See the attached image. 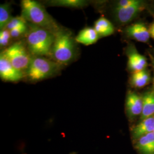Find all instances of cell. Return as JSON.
<instances>
[{"instance_id":"cell-1","label":"cell","mask_w":154,"mask_h":154,"mask_svg":"<svg viewBox=\"0 0 154 154\" xmlns=\"http://www.w3.org/2000/svg\"><path fill=\"white\" fill-rule=\"evenodd\" d=\"M21 16L30 24L49 30L55 34L61 29L40 3L34 0H22Z\"/></svg>"},{"instance_id":"cell-2","label":"cell","mask_w":154,"mask_h":154,"mask_svg":"<svg viewBox=\"0 0 154 154\" xmlns=\"http://www.w3.org/2000/svg\"><path fill=\"white\" fill-rule=\"evenodd\" d=\"M29 25L26 38L28 50L34 57L51 55L55 34L32 24Z\"/></svg>"},{"instance_id":"cell-3","label":"cell","mask_w":154,"mask_h":154,"mask_svg":"<svg viewBox=\"0 0 154 154\" xmlns=\"http://www.w3.org/2000/svg\"><path fill=\"white\" fill-rule=\"evenodd\" d=\"M75 45L72 34L61 29L55 34L51 55L60 64H67L74 57Z\"/></svg>"},{"instance_id":"cell-4","label":"cell","mask_w":154,"mask_h":154,"mask_svg":"<svg viewBox=\"0 0 154 154\" xmlns=\"http://www.w3.org/2000/svg\"><path fill=\"white\" fill-rule=\"evenodd\" d=\"M61 64L43 57H34L32 58L26 75L32 81H39L54 74L59 70Z\"/></svg>"},{"instance_id":"cell-5","label":"cell","mask_w":154,"mask_h":154,"mask_svg":"<svg viewBox=\"0 0 154 154\" xmlns=\"http://www.w3.org/2000/svg\"><path fill=\"white\" fill-rule=\"evenodd\" d=\"M1 54L15 68L22 72L28 70L32 58L21 42L11 45L1 52Z\"/></svg>"},{"instance_id":"cell-6","label":"cell","mask_w":154,"mask_h":154,"mask_svg":"<svg viewBox=\"0 0 154 154\" xmlns=\"http://www.w3.org/2000/svg\"><path fill=\"white\" fill-rule=\"evenodd\" d=\"M23 72L15 68L1 53L0 55V77L5 81L15 82L21 80Z\"/></svg>"},{"instance_id":"cell-7","label":"cell","mask_w":154,"mask_h":154,"mask_svg":"<svg viewBox=\"0 0 154 154\" xmlns=\"http://www.w3.org/2000/svg\"><path fill=\"white\" fill-rule=\"evenodd\" d=\"M143 5L139 1L137 4L126 8L116 7L114 13L116 20L121 23L130 22L142 10Z\"/></svg>"},{"instance_id":"cell-8","label":"cell","mask_w":154,"mask_h":154,"mask_svg":"<svg viewBox=\"0 0 154 154\" xmlns=\"http://www.w3.org/2000/svg\"><path fill=\"white\" fill-rule=\"evenodd\" d=\"M143 109V99L138 94L130 91L127 95L126 110L130 118L142 114Z\"/></svg>"},{"instance_id":"cell-9","label":"cell","mask_w":154,"mask_h":154,"mask_svg":"<svg viewBox=\"0 0 154 154\" xmlns=\"http://www.w3.org/2000/svg\"><path fill=\"white\" fill-rule=\"evenodd\" d=\"M128 66L134 72L146 69L147 65L146 57L141 55L134 48L130 49L128 51Z\"/></svg>"},{"instance_id":"cell-10","label":"cell","mask_w":154,"mask_h":154,"mask_svg":"<svg viewBox=\"0 0 154 154\" xmlns=\"http://www.w3.org/2000/svg\"><path fill=\"white\" fill-rule=\"evenodd\" d=\"M126 32L132 38L142 42H147L151 36L149 30L142 23H136L128 26Z\"/></svg>"},{"instance_id":"cell-11","label":"cell","mask_w":154,"mask_h":154,"mask_svg":"<svg viewBox=\"0 0 154 154\" xmlns=\"http://www.w3.org/2000/svg\"><path fill=\"white\" fill-rule=\"evenodd\" d=\"M154 130V116L141 121L132 130V137L135 139H138L144 135L153 132Z\"/></svg>"},{"instance_id":"cell-12","label":"cell","mask_w":154,"mask_h":154,"mask_svg":"<svg viewBox=\"0 0 154 154\" xmlns=\"http://www.w3.org/2000/svg\"><path fill=\"white\" fill-rule=\"evenodd\" d=\"M99 35L94 28H85L78 34L75 40L77 42L84 45L95 44L99 39Z\"/></svg>"},{"instance_id":"cell-13","label":"cell","mask_w":154,"mask_h":154,"mask_svg":"<svg viewBox=\"0 0 154 154\" xmlns=\"http://www.w3.org/2000/svg\"><path fill=\"white\" fill-rule=\"evenodd\" d=\"M141 154H154V134L151 132L139 138L135 145Z\"/></svg>"},{"instance_id":"cell-14","label":"cell","mask_w":154,"mask_h":154,"mask_svg":"<svg viewBox=\"0 0 154 154\" xmlns=\"http://www.w3.org/2000/svg\"><path fill=\"white\" fill-rule=\"evenodd\" d=\"M143 99V109L140 116L142 121L154 116V90L144 94Z\"/></svg>"},{"instance_id":"cell-15","label":"cell","mask_w":154,"mask_h":154,"mask_svg":"<svg viewBox=\"0 0 154 154\" xmlns=\"http://www.w3.org/2000/svg\"><path fill=\"white\" fill-rule=\"evenodd\" d=\"M94 29L101 37H107L114 32L113 25L104 17H100L94 23Z\"/></svg>"},{"instance_id":"cell-16","label":"cell","mask_w":154,"mask_h":154,"mask_svg":"<svg viewBox=\"0 0 154 154\" xmlns=\"http://www.w3.org/2000/svg\"><path fill=\"white\" fill-rule=\"evenodd\" d=\"M48 4L53 6L81 8L88 5V2L84 0H53L50 1Z\"/></svg>"},{"instance_id":"cell-17","label":"cell","mask_w":154,"mask_h":154,"mask_svg":"<svg viewBox=\"0 0 154 154\" xmlns=\"http://www.w3.org/2000/svg\"><path fill=\"white\" fill-rule=\"evenodd\" d=\"M150 80V75L146 69L135 72L131 77V83L136 88H142L148 84Z\"/></svg>"},{"instance_id":"cell-18","label":"cell","mask_w":154,"mask_h":154,"mask_svg":"<svg viewBox=\"0 0 154 154\" xmlns=\"http://www.w3.org/2000/svg\"><path fill=\"white\" fill-rule=\"evenodd\" d=\"M11 7L8 3L0 5V29H5L8 22L11 20Z\"/></svg>"},{"instance_id":"cell-19","label":"cell","mask_w":154,"mask_h":154,"mask_svg":"<svg viewBox=\"0 0 154 154\" xmlns=\"http://www.w3.org/2000/svg\"><path fill=\"white\" fill-rule=\"evenodd\" d=\"M25 25H26V21L22 16L12 17L5 29L10 31Z\"/></svg>"},{"instance_id":"cell-20","label":"cell","mask_w":154,"mask_h":154,"mask_svg":"<svg viewBox=\"0 0 154 154\" xmlns=\"http://www.w3.org/2000/svg\"><path fill=\"white\" fill-rule=\"evenodd\" d=\"M11 33L10 31L7 29L1 30L0 32V45L1 48L7 46L10 41L11 38Z\"/></svg>"},{"instance_id":"cell-21","label":"cell","mask_w":154,"mask_h":154,"mask_svg":"<svg viewBox=\"0 0 154 154\" xmlns=\"http://www.w3.org/2000/svg\"><path fill=\"white\" fill-rule=\"evenodd\" d=\"M28 30V26L26 25H23L21 26H20L18 28L14 29L11 30H10V33L11 37L13 38H17L21 35L23 33L27 32Z\"/></svg>"},{"instance_id":"cell-22","label":"cell","mask_w":154,"mask_h":154,"mask_svg":"<svg viewBox=\"0 0 154 154\" xmlns=\"http://www.w3.org/2000/svg\"><path fill=\"white\" fill-rule=\"evenodd\" d=\"M139 1V0H121L118 2L116 7L126 8L128 6L134 5L137 4Z\"/></svg>"},{"instance_id":"cell-23","label":"cell","mask_w":154,"mask_h":154,"mask_svg":"<svg viewBox=\"0 0 154 154\" xmlns=\"http://www.w3.org/2000/svg\"><path fill=\"white\" fill-rule=\"evenodd\" d=\"M149 34H150V35L154 38V23L152 24V25L149 28Z\"/></svg>"},{"instance_id":"cell-24","label":"cell","mask_w":154,"mask_h":154,"mask_svg":"<svg viewBox=\"0 0 154 154\" xmlns=\"http://www.w3.org/2000/svg\"><path fill=\"white\" fill-rule=\"evenodd\" d=\"M149 56H150V58H151V63H152V66H153V69H154V58L152 56V55H151V54H149Z\"/></svg>"},{"instance_id":"cell-25","label":"cell","mask_w":154,"mask_h":154,"mask_svg":"<svg viewBox=\"0 0 154 154\" xmlns=\"http://www.w3.org/2000/svg\"><path fill=\"white\" fill-rule=\"evenodd\" d=\"M70 154H77V152H72Z\"/></svg>"},{"instance_id":"cell-26","label":"cell","mask_w":154,"mask_h":154,"mask_svg":"<svg viewBox=\"0 0 154 154\" xmlns=\"http://www.w3.org/2000/svg\"><path fill=\"white\" fill-rule=\"evenodd\" d=\"M153 133L154 134V131H153Z\"/></svg>"}]
</instances>
